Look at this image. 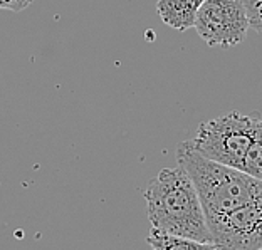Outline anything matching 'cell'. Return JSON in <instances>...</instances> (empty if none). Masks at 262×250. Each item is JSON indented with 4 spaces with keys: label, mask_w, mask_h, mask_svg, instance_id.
<instances>
[{
    "label": "cell",
    "mask_w": 262,
    "mask_h": 250,
    "mask_svg": "<svg viewBox=\"0 0 262 250\" xmlns=\"http://www.w3.org/2000/svg\"><path fill=\"white\" fill-rule=\"evenodd\" d=\"M146 242L151 250H220L212 242H199L193 239H185V237L170 235L153 227L148 234Z\"/></svg>",
    "instance_id": "52a82bcc"
},
{
    "label": "cell",
    "mask_w": 262,
    "mask_h": 250,
    "mask_svg": "<svg viewBox=\"0 0 262 250\" xmlns=\"http://www.w3.org/2000/svg\"><path fill=\"white\" fill-rule=\"evenodd\" d=\"M242 2L246 5L251 27L262 35V0H242Z\"/></svg>",
    "instance_id": "9c48e42d"
},
{
    "label": "cell",
    "mask_w": 262,
    "mask_h": 250,
    "mask_svg": "<svg viewBox=\"0 0 262 250\" xmlns=\"http://www.w3.org/2000/svg\"><path fill=\"white\" fill-rule=\"evenodd\" d=\"M177 162L192 178L207 220L224 215L262 195V181L242 170L205 158L190 141L178 145Z\"/></svg>",
    "instance_id": "7a4b0ae2"
},
{
    "label": "cell",
    "mask_w": 262,
    "mask_h": 250,
    "mask_svg": "<svg viewBox=\"0 0 262 250\" xmlns=\"http://www.w3.org/2000/svg\"><path fill=\"white\" fill-rule=\"evenodd\" d=\"M193 27L208 46L234 47L246 40L251 22L242 0H205Z\"/></svg>",
    "instance_id": "277c9868"
},
{
    "label": "cell",
    "mask_w": 262,
    "mask_h": 250,
    "mask_svg": "<svg viewBox=\"0 0 262 250\" xmlns=\"http://www.w3.org/2000/svg\"><path fill=\"white\" fill-rule=\"evenodd\" d=\"M257 123L259 118L232 111L202 123L190 143L196 151L212 162L242 170Z\"/></svg>",
    "instance_id": "3957f363"
},
{
    "label": "cell",
    "mask_w": 262,
    "mask_h": 250,
    "mask_svg": "<svg viewBox=\"0 0 262 250\" xmlns=\"http://www.w3.org/2000/svg\"><path fill=\"white\" fill-rule=\"evenodd\" d=\"M242 171L251 175L255 180L262 181V120L259 118L257 128H255L254 140L249 146L242 163Z\"/></svg>",
    "instance_id": "ba28073f"
},
{
    "label": "cell",
    "mask_w": 262,
    "mask_h": 250,
    "mask_svg": "<svg viewBox=\"0 0 262 250\" xmlns=\"http://www.w3.org/2000/svg\"><path fill=\"white\" fill-rule=\"evenodd\" d=\"M205 0H158L157 10L160 19L171 29L187 31L195 26L196 14Z\"/></svg>",
    "instance_id": "8992f818"
},
{
    "label": "cell",
    "mask_w": 262,
    "mask_h": 250,
    "mask_svg": "<svg viewBox=\"0 0 262 250\" xmlns=\"http://www.w3.org/2000/svg\"><path fill=\"white\" fill-rule=\"evenodd\" d=\"M259 250H262V248H259Z\"/></svg>",
    "instance_id": "8fae6325"
},
{
    "label": "cell",
    "mask_w": 262,
    "mask_h": 250,
    "mask_svg": "<svg viewBox=\"0 0 262 250\" xmlns=\"http://www.w3.org/2000/svg\"><path fill=\"white\" fill-rule=\"evenodd\" d=\"M34 0H0V10H12V12H20L27 9Z\"/></svg>",
    "instance_id": "30bf717a"
},
{
    "label": "cell",
    "mask_w": 262,
    "mask_h": 250,
    "mask_svg": "<svg viewBox=\"0 0 262 250\" xmlns=\"http://www.w3.org/2000/svg\"><path fill=\"white\" fill-rule=\"evenodd\" d=\"M151 227L165 234L212 242L204 207L192 178L182 166L163 168L145 190Z\"/></svg>",
    "instance_id": "6da1fadb"
},
{
    "label": "cell",
    "mask_w": 262,
    "mask_h": 250,
    "mask_svg": "<svg viewBox=\"0 0 262 250\" xmlns=\"http://www.w3.org/2000/svg\"><path fill=\"white\" fill-rule=\"evenodd\" d=\"M212 243L220 250L262 248V195L224 215L207 220Z\"/></svg>",
    "instance_id": "5b68a950"
}]
</instances>
